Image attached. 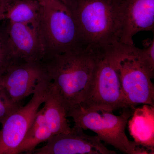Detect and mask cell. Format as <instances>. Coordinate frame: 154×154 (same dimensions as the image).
<instances>
[{
	"instance_id": "obj_3",
	"label": "cell",
	"mask_w": 154,
	"mask_h": 154,
	"mask_svg": "<svg viewBox=\"0 0 154 154\" xmlns=\"http://www.w3.org/2000/svg\"><path fill=\"white\" fill-rule=\"evenodd\" d=\"M113 66L118 74L125 101V108L139 104L154 107V71L133 45L119 43L110 51Z\"/></svg>"
},
{
	"instance_id": "obj_20",
	"label": "cell",
	"mask_w": 154,
	"mask_h": 154,
	"mask_svg": "<svg viewBox=\"0 0 154 154\" xmlns=\"http://www.w3.org/2000/svg\"><path fill=\"white\" fill-rule=\"evenodd\" d=\"M42 2H52V1H54V0H41Z\"/></svg>"
},
{
	"instance_id": "obj_7",
	"label": "cell",
	"mask_w": 154,
	"mask_h": 154,
	"mask_svg": "<svg viewBox=\"0 0 154 154\" xmlns=\"http://www.w3.org/2000/svg\"><path fill=\"white\" fill-rule=\"evenodd\" d=\"M48 78L42 82L25 106H20L2 123L0 131V154H16L43 104L50 89Z\"/></svg>"
},
{
	"instance_id": "obj_19",
	"label": "cell",
	"mask_w": 154,
	"mask_h": 154,
	"mask_svg": "<svg viewBox=\"0 0 154 154\" xmlns=\"http://www.w3.org/2000/svg\"><path fill=\"white\" fill-rule=\"evenodd\" d=\"M13 0H0V2H11Z\"/></svg>"
},
{
	"instance_id": "obj_17",
	"label": "cell",
	"mask_w": 154,
	"mask_h": 154,
	"mask_svg": "<svg viewBox=\"0 0 154 154\" xmlns=\"http://www.w3.org/2000/svg\"><path fill=\"white\" fill-rule=\"evenodd\" d=\"M143 47L140 48L142 57L149 67L154 71V39L147 38L143 41Z\"/></svg>"
},
{
	"instance_id": "obj_6",
	"label": "cell",
	"mask_w": 154,
	"mask_h": 154,
	"mask_svg": "<svg viewBox=\"0 0 154 154\" xmlns=\"http://www.w3.org/2000/svg\"><path fill=\"white\" fill-rule=\"evenodd\" d=\"M80 105L84 108L110 112L125 108L121 84L113 66L110 50L97 54L93 80L85 98Z\"/></svg>"
},
{
	"instance_id": "obj_9",
	"label": "cell",
	"mask_w": 154,
	"mask_h": 154,
	"mask_svg": "<svg viewBox=\"0 0 154 154\" xmlns=\"http://www.w3.org/2000/svg\"><path fill=\"white\" fill-rule=\"evenodd\" d=\"M6 32L15 62H41L46 56L47 50L40 27L9 22Z\"/></svg>"
},
{
	"instance_id": "obj_8",
	"label": "cell",
	"mask_w": 154,
	"mask_h": 154,
	"mask_svg": "<svg viewBox=\"0 0 154 154\" xmlns=\"http://www.w3.org/2000/svg\"><path fill=\"white\" fill-rule=\"evenodd\" d=\"M48 77L41 62L16 63L0 76V87L11 102L20 107L22 101L33 95Z\"/></svg>"
},
{
	"instance_id": "obj_13",
	"label": "cell",
	"mask_w": 154,
	"mask_h": 154,
	"mask_svg": "<svg viewBox=\"0 0 154 154\" xmlns=\"http://www.w3.org/2000/svg\"><path fill=\"white\" fill-rule=\"evenodd\" d=\"M41 9L40 0H13L7 6L5 19L40 27Z\"/></svg>"
},
{
	"instance_id": "obj_10",
	"label": "cell",
	"mask_w": 154,
	"mask_h": 154,
	"mask_svg": "<svg viewBox=\"0 0 154 154\" xmlns=\"http://www.w3.org/2000/svg\"><path fill=\"white\" fill-rule=\"evenodd\" d=\"M44 146L35 149V154H116L107 148L96 135L86 134L75 125L67 133L52 136Z\"/></svg>"
},
{
	"instance_id": "obj_14",
	"label": "cell",
	"mask_w": 154,
	"mask_h": 154,
	"mask_svg": "<svg viewBox=\"0 0 154 154\" xmlns=\"http://www.w3.org/2000/svg\"><path fill=\"white\" fill-rule=\"evenodd\" d=\"M52 136V132L45 122L42 108L38 111L31 126L17 149L16 154L22 152L33 153L39 144L47 141Z\"/></svg>"
},
{
	"instance_id": "obj_18",
	"label": "cell",
	"mask_w": 154,
	"mask_h": 154,
	"mask_svg": "<svg viewBox=\"0 0 154 154\" xmlns=\"http://www.w3.org/2000/svg\"><path fill=\"white\" fill-rule=\"evenodd\" d=\"M9 3L10 2H0V22L5 19L6 9Z\"/></svg>"
},
{
	"instance_id": "obj_5",
	"label": "cell",
	"mask_w": 154,
	"mask_h": 154,
	"mask_svg": "<svg viewBox=\"0 0 154 154\" xmlns=\"http://www.w3.org/2000/svg\"><path fill=\"white\" fill-rule=\"evenodd\" d=\"M41 3L40 30L46 49L50 48V55L88 49L73 15L61 0Z\"/></svg>"
},
{
	"instance_id": "obj_11",
	"label": "cell",
	"mask_w": 154,
	"mask_h": 154,
	"mask_svg": "<svg viewBox=\"0 0 154 154\" xmlns=\"http://www.w3.org/2000/svg\"><path fill=\"white\" fill-rule=\"evenodd\" d=\"M154 0H122L120 42L133 45L134 36L141 31H154Z\"/></svg>"
},
{
	"instance_id": "obj_16",
	"label": "cell",
	"mask_w": 154,
	"mask_h": 154,
	"mask_svg": "<svg viewBox=\"0 0 154 154\" xmlns=\"http://www.w3.org/2000/svg\"><path fill=\"white\" fill-rule=\"evenodd\" d=\"M20 107L11 102L5 91L0 87V123L2 124L10 114Z\"/></svg>"
},
{
	"instance_id": "obj_2",
	"label": "cell",
	"mask_w": 154,
	"mask_h": 154,
	"mask_svg": "<svg viewBox=\"0 0 154 154\" xmlns=\"http://www.w3.org/2000/svg\"><path fill=\"white\" fill-rule=\"evenodd\" d=\"M49 57L42 63L51 87L60 96L67 113L85 98L94 76L97 53L80 48Z\"/></svg>"
},
{
	"instance_id": "obj_15",
	"label": "cell",
	"mask_w": 154,
	"mask_h": 154,
	"mask_svg": "<svg viewBox=\"0 0 154 154\" xmlns=\"http://www.w3.org/2000/svg\"><path fill=\"white\" fill-rule=\"evenodd\" d=\"M14 63L16 62L9 48L6 32L0 31V76Z\"/></svg>"
},
{
	"instance_id": "obj_4",
	"label": "cell",
	"mask_w": 154,
	"mask_h": 154,
	"mask_svg": "<svg viewBox=\"0 0 154 154\" xmlns=\"http://www.w3.org/2000/svg\"><path fill=\"white\" fill-rule=\"evenodd\" d=\"M133 107L123 108L121 115L96 108H84L78 105L70 110L68 117L72 118L75 125L83 130L92 131L102 141L123 153L149 154L148 148L129 140L125 133L128 119L133 114Z\"/></svg>"
},
{
	"instance_id": "obj_1",
	"label": "cell",
	"mask_w": 154,
	"mask_h": 154,
	"mask_svg": "<svg viewBox=\"0 0 154 154\" xmlns=\"http://www.w3.org/2000/svg\"><path fill=\"white\" fill-rule=\"evenodd\" d=\"M73 15L83 40L95 53L120 42L122 0H61Z\"/></svg>"
},
{
	"instance_id": "obj_12",
	"label": "cell",
	"mask_w": 154,
	"mask_h": 154,
	"mask_svg": "<svg viewBox=\"0 0 154 154\" xmlns=\"http://www.w3.org/2000/svg\"><path fill=\"white\" fill-rule=\"evenodd\" d=\"M43 104L42 109L45 122L53 135L69 132L71 128L67 119L66 109L60 96L51 85L49 93Z\"/></svg>"
}]
</instances>
